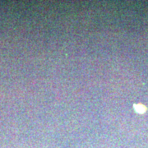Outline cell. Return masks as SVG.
Instances as JSON below:
<instances>
[{
  "mask_svg": "<svg viewBox=\"0 0 148 148\" xmlns=\"http://www.w3.org/2000/svg\"><path fill=\"white\" fill-rule=\"evenodd\" d=\"M134 107L136 108V110L138 113H140V114H142V113H144L145 110H146V107L143 105H140V104H138V105H135Z\"/></svg>",
  "mask_w": 148,
  "mask_h": 148,
  "instance_id": "6da1fadb",
  "label": "cell"
}]
</instances>
